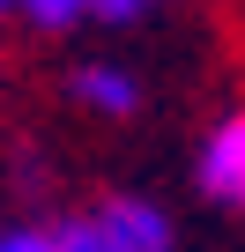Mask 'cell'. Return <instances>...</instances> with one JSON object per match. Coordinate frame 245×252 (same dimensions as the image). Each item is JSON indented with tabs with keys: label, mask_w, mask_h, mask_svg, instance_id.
Segmentation results:
<instances>
[{
	"label": "cell",
	"mask_w": 245,
	"mask_h": 252,
	"mask_svg": "<svg viewBox=\"0 0 245 252\" xmlns=\"http://www.w3.org/2000/svg\"><path fill=\"white\" fill-rule=\"evenodd\" d=\"M74 252H178V222L149 193H104L82 215H60Z\"/></svg>",
	"instance_id": "obj_1"
},
{
	"label": "cell",
	"mask_w": 245,
	"mask_h": 252,
	"mask_svg": "<svg viewBox=\"0 0 245 252\" xmlns=\"http://www.w3.org/2000/svg\"><path fill=\"white\" fill-rule=\"evenodd\" d=\"M193 186H201L208 208L245 215V104L223 111L208 134H201V149H193Z\"/></svg>",
	"instance_id": "obj_2"
},
{
	"label": "cell",
	"mask_w": 245,
	"mask_h": 252,
	"mask_svg": "<svg viewBox=\"0 0 245 252\" xmlns=\"http://www.w3.org/2000/svg\"><path fill=\"white\" fill-rule=\"evenodd\" d=\"M67 96L89 111V119H134L141 111V74L134 67H119V60H82L74 74H67Z\"/></svg>",
	"instance_id": "obj_3"
},
{
	"label": "cell",
	"mask_w": 245,
	"mask_h": 252,
	"mask_svg": "<svg viewBox=\"0 0 245 252\" xmlns=\"http://www.w3.org/2000/svg\"><path fill=\"white\" fill-rule=\"evenodd\" d=\"M8 8H15L23 23H37V30H74V23H89V0H8Z\"/></svg>",
	"instance_id": "obj_4"
},
{
	"label": "cell",
	"mask_w": 245,
	"mask_h": 252,
	"mask_svg": "<svg viewBox=\"0 0 245 252\" xmlns=\"http://www.w3.org/2000/svg\"><path fill=\"white\" fill-rule=\"evenodd\" d=\"M171 0H89V23H111V30H134V23H156Z\"/></svg>",
	"instance_id": "obj_5"
},
{
	"label": "cell",
	"mask_w": 245,
	"mask_h": 252,
	"mask_svg": "<svg viewBox=\"0 0 245 252\" xmlns=\"http://www.w3.org/2000/svg\"><path fill=\"white\" fill-rule=\"evenodd\" d=\"M0 252H74L60 222H23V230H0Z\"/></svg>",
	"instance_id": "obj_6"
},
{
	"label": "cell",
	"mask_w": 245,
	"mask_h": 252,
	"mask_svg": "<svg viewBox=\"0 0 245 252\" xmlns=\"http://www.w3.org/2000/svg\"><path fill=\"white\" fill-rule=\"evenodd\" d=\"M0 15H8V0H0Z\"/></svg>",
	"instance_id": "obj_7"
}]
</instances>
